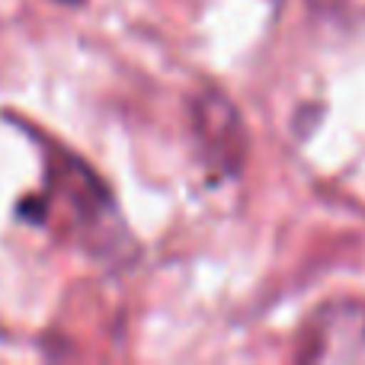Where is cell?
Here are the masks:
<instances>
[{
    "label": "cell",
    "instance_id": "obj_2",
    "mask_svg": "<svg viewBox=\"0 0 365 365\" xmlns=\"http://www.w3.org/2000/svg\"><path fill=\"white\" fill-rule=\"evenodd\" d=\"M192 119L195 135H199L205 154L212 158V164H218L227 173L237 170L240 158H244V132H240L237 113L231 103L218 93H202L195 100Z\"/></svg>",
    "mask_w": 365,
    "mask_h": 365
},
{
    "label": "cell",
    "instance_id": "obj_1",
    "mask_svg": "<svg viewBox=\"0 0 365 365\" xmlns=\"http://www.w3.org/2000/svg\"><path fill=\"white\" fill-rule=\"evenodd\" d=\"M298 359L304 362H365V308L330 302L311 317Z\"/></svg>",
    "mask_w": 365,
    "mask_h": 365
},
{
    "label": "cell",
    "instance_id": "obj_3",
    "mask_svg": "<svg viewBox=\"0 0 365 365\" xmlns=\"http://www.w3.org/2000/svg\"><path fill=\"white\" fill-rule=\"evenodd\" d=\"M55 4H61V6H81L83 0H55Z\"/></svg>",
    "mask_w": 365,
    "mask_h": 365
}]
</instances>
